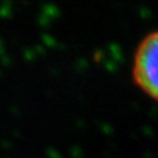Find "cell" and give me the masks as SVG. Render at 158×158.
<instances>
[{
    "mask_svg": "<svg viewBox=\"0 0 158 158\" xmlns=\"http://www.w3.org/2000/svg\"><path fill=\"white\" fill-rule=\"evenodd\" d=\"M132 79L142 94L158 102V29L138 42L132 61Z\"/></svg>",
    "mask_w": 158,
    "mask_h": 158,
    "instance_id": "1",
    "label": "cell"
}]
</instances>
